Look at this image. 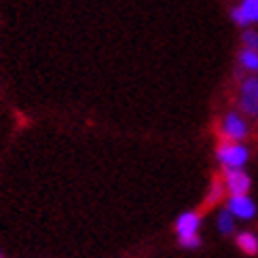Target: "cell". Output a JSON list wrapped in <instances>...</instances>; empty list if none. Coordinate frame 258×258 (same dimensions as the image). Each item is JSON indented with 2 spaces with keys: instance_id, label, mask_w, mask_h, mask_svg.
Instances as JSON below:
<instances>
[{
  "instance_id": "1",
  "label": "cell",
  "mask_w": 258,
  "mask_h": 258,
  "mask_svg": "<svg viewBox=\"0 0 258 258\" xmlns=\"http://www.w3.org/2000/svg\"><path fill=\"white\" fill-rule=\"evenodd\" d=\"M199 227H201V216L197 212H184L176 218V235L182 248H199L201 243Z\"/></svg>"
},
{
  "instance_id": "2",
  "label": "cell",
  "mask_w": 258,
  "mask_h": 258,
  "mask_svg": "<svg viewBox=\"0 0 258 258\" xmlns=\"http://www.w3.org/2000/svg\"><path fill=\"white\" fill-rule=\"evenodd\" d=\"M216 159L224 169H243L250 159V150L241 142H222L216 146Z\"/></svg>"
},
{
  "instance_id": "3",
  "label": "cell",
  "mask_w": 258,
  "mask_h": 258,
  "mask_svg": "<svg viewBox=\"0 0 258 258\" xmlns=\"http://www.w3.org/2000/svg\"><path fill=\"white\" fill-rule=\"evenodd\" d=\"M237 104L239 112L248 116H258V74L245 77L239 83V93H237Z\"/></svg>"
},
{
  "instance_id": "4",
  "label": "cell",
  "mask_w": 258,
  "mask_h": 258,
  "mask_svg": "<svg viewBox=\"0 0 258 258\" xmlns=\"http://www.w3.org/2000/svg\"><path fill=\"white\" fill-rule=\"evenodd\" d=\"M220 132H222V136H224L227 142H243V140L248 138V134H250V127H248V121L243 119L241 112L231 110V112H227L222 116Z\"/></svg>"
},
{
  "instance_id": "5",
  "label": "cell",
  "mask_w": 258,
  "mask_h": 258,
  "mask_svg": "<svg viewBox=\"0 0 258 258\" xmlns=\"http://www.w3.org/2000/svg\"><path fill=\"white\" fill-rule=\"evenodd\" d=\"M229 15L237 28H248L252 24H258V0H241V5L233 7Z\"/></svg>"
},
{
  "instance_id": "6",
  "label": "cell",
  "mask_w": 258,
  "mask_h": 258,
  "mask_svg": "<svg viewBox=\"0 0 258 258\" xmlns=\"http://www.w3.org/2000/svg\"><path fill=\"white\" fill-rule=\"evenodd\" d=\"M224 186L231 195H248L252 180L243 169H224Z\"/></svg>"
},
{
  "instance_id": "7",
  "label": "cell",
  "mask_w": 258,
  "mask_h": 258,
  "mask_svg": "<svg viewBox=\"0 0 258 258\" xmlns=\"http://www.w3.org/2000/svg\"><path fill=\"white\" fill-rule=\"evenodd\" d=\"M227 210L239 220H252L256 216V203L248 195H231L227 199Z\"/></svg>"
},
{
  "instance_id": "8",
  "label": "cell",
  "mask_w": 258,
  "mask_h": 258,
  "mask_svg": "<svg viewBox=\"0 0 258 258\" xmlns=\"http://www.w3.org/2000/svg\"><path fill=\"white\" fill-rule=\"evenodd\" d=\"M237 61H239V66H241L245 72L258 74V51L243 47V49L237 53Z\"/></svg>"
},
{
  "instance_id": "9",
  "label": "cell",
  "mask_w": 258,
  "mask_h": 258,
  "mask_svg": "<svg viewBox=\"0 0 258 258\" xmlns=\"http://www.w3.org/2000/svg\"><path fill=\"white\" fill-rule=\"evenodd\" d=\"M237 245H239L241 252L250 254V256L258 254V237L250 231H243V233L237 235Z\"/></svg>"
},
{
  "instance_id": "10",
  "label": "cell",
  "mask_w": 258,
  "mask_h": 258,
  "mask_svg": "<svg viewBox=\"0 0 258 258\" xmlns=\"http://www.w3.org/2000/svg\"><path fill=\"white\" fill-rule=\"evenodd\" d=\"M235 220H237V218H235L227 208L220 210V212H218V218H216L218 231H220L222 235H233V233H235Z\"/></svg>"
},
{
  "instance_id": "11",
  "label": "cell",
  "mask_w": 258,
  "mask_h": 258,
  "mask_svg": "<svg viewBox=\"0 0 258 258\" xmlns=\"http://www.w3.org/2000/svg\"><path fill=\"white\" fill-rule=\"evenodd\" d=\"M241 42H243V47L258 51V32H256V30H243Z\"/></svg>"
},
{
  "instance_id": "12",
  "label": "cell",
  "mask_w": 258,
  "mask_h": 258,
  "mask_svg": "<svg viewBox=\"0 0 258 258\" xmlns=\"http://www.w3.org/2000/svg\"><path fill=\"white\" fill-rule=\"evenodd\" d=\"M212 195H210V199L206 201L208 203V206H212V203H216L220 197H222V182L220 180H216V182H214V184H212Z\"/></svg>"
},
{
  "instance_id": "13",
  "label": "cell",
  "mask_w": 258,
  "mask_h": 258,
  "mask_svg": "<svg viewBox=\"0 0 258 258\" xmlns=\"http://www.w3.org/2000/svg\"><path fill=\"white\" fill-rule=\"evenodd\" d=\"M0 258H3V256H0Z\"/></svg>"
}]
</instances>
